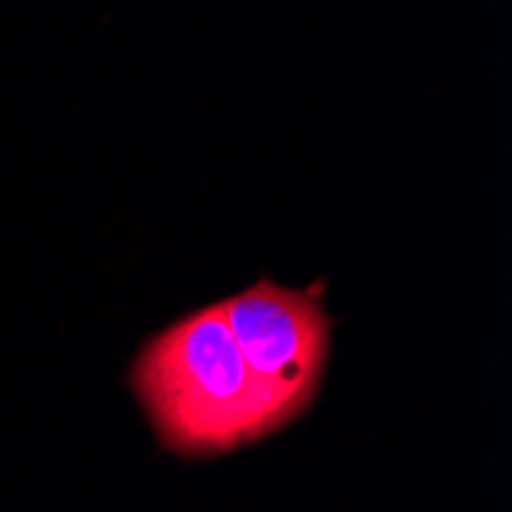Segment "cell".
Here are the masks:
<instances>
[{
    "label": "cell",
    "mask_w": 512,
    "mask_h": 512,
    "mask_svg": "<svg viewBox=\"0 0 512 512\" xmlns=\"http://www.w3.org/2000/svg\"><path fill=\"white\" fill-rule=\"evenodd\" d=\"M132 387L163 448L212 457L292 424L298 411L249 368L221 304L169 325L138 356Z\"/></svg>",
    "instance_id": "6da1fadb"
},
{
    "label": "cell",
    "mask_w": 512,
    "mask_h": 512,
    "mask_svg": "<svg viewBox=\"0 0 512 512\" xmlns=\"http://www.w3.org/2000/svg\"><path fill=\"white\" fill-rule=\"evenodd\" d=\"M221 310L249 368L304 414L319 393L332 338L319 289L298 292L261 279L221 301Z\"/></svg>",
    "instance_id": "7a4b0ae2"
}]
</instances>
